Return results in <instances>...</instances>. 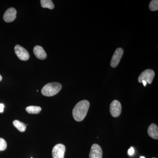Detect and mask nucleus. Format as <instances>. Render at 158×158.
<instances>
[{"instance_id": "obj_1", "label": "nucleus", "mask_w": 158, "mask_h": 158, "mask_svg": "<svg viewBox=\"0 0 158 158\" xmlns=\"http://www.w3.org/2000/svg\"><path fill=\"white\" fill-rule=\"evenodd\" d=\"M90 107V103L84 100L77 104L73 110V116L76 121H81L87 115Z\"/></svg>"}, {"instance_id": "obj_2", "label": "nucleus", "mask_w": 158, "mask_h": 158, "mask_svg": "<svg viewBox=\"0 0 158 158\" xmlns=\"http://www.w3.org/2000/svg\"><path fill=\"white\" fill-rule=\"evenodd\" d=\"M62 88V85L58 82L48 83L42 88L41 93L45 96H53L59 93Z\"/></svg>"}, {"instance_id": "obj_3", "label": "nucleus", "mask_w": 158, "mask_h": 158, "mask_svg": "<svg viewBox=\"0 0 158 158\" xmlns=\"http://www.w3.org/2000/svg\"><path fill=\"white\" fill-rule=\"evenodd\" d=\"M155 77V72L152 69H148L141 73L138 78L139 83L145 81L148 84H151Z\"/></svg>"}, {"instance_id": "obj_4", "label": "nucleus", "mask_w": 158, "mask_h": 158, "mask_svg": "<svg viewBox=\"0 0 158 158\" xmlns=\"http://www.w3.org/2000/svg\"><path fill=\"white\" fill-rule=\"evenodd\" d=\"M122 106L120 102L115 100L111 102L110 105V112L113 117H117L121 113Z\"/></svg>"}, {"instance_id": "obj_5", "label": "nucleus", "mask_w": 158, "mask_h": 158, "mask_svg": "<svg viewBox=\"0 0 158 158\" xmlns=\"http://www.w3.org/2000/svg\"><path fill=\"white\" fill-rule=\"evenodd\" d=\"M14 49L15 52L21 60L27 61L30 58V55L28 51L20 45H16Z\"/></svg>"}, {"instance_id": "obj_6", "label": "nucleus", "mask_w": 158, "mask_h": 158, "mask_svg": "<svg viewBox=\"0 0 158 158\" xmlns=\"http://www.w3.org/2000/svg\"><path fill=\"white\" fill-rule=\"evenodd\" d=\"M65 147L64 144H58L54 146L52 151L53 158H64Z\"/></svg>"}, {"instance_id": "obj_7", "label": "nucleus", "mask_w": 158, "mask_h": 158, "mask_svg": "<svg viewBox=\"0 0 158 158\" xmlns=\"http://www.w3.org/2000/svg\"><path fill=\"white\" fill-rule=\"evenodd\" d=\"M123 54V50L122 48L116 49L115 52L113 54L112 59H111L110 65L113 68H116L119 64L122 57Z\"/></svg>"}, {"instance_id": "obj_8", "label": "nucleus", "mask_w": 158, "mask_h": 158, "mask_svg": "<svg viewBox=\"0 0 158 158\" xmlns=\"http://www.w3.org/2000/svg\"><path fill=\"white\" fill-rule=\"evenodd\" d=\"M102 150L101 147L97 144H93L91 147L89 158H102Z\"/></svg>"}, {"instance_id": "obj_9", "label": "nucleus", "mask_w": 158, "mask_h": 158, "mask_svg": "<svg viewBox=\"0 0 158 158\" xmlns=\"http://www.w3.org/2000/svg\"><path fill=\"white\" fill-rule=\"evenodd\" d=\"M16 9L13 8H10L7 9L4 15L3 19L6 23H10L13 21L16 17Z\"/></svg>"}, {"instance_id": "obj_10", "label": "nucleus", "mask_w": 158, "mask_h": 158, "mask_svg": "<svg viewBox=\"0 0 158 158\" xmlns=\"http://www.w3.org/2000/svg\"><path fill=\"white\" fill-rule=\"evenodd\" d=\"M34 53L37 59L44 60L46 58V53L42 47L40 46L37 45L34 47Z\"/></svg>"}, {"instance_id": "obj_11", "label": "nucleus", "mask_w": 158, "mask_h": 158, "mask_svg": "<svg viewBox=\"0 0 158 158\" xmlns=\"http://www.w3.org/2000/svg\"><path fill=\"white\" fill-rule=\"evenodd\" d=\"M148 133L150 137L153 139H158V127L155 123H152L149 126L148 129Z\"/></svg>"}, {"instance_id": "obj_12", "label": "nucleus", "mask_w": 158, "mask_h": 158, "mask_svg": "<svg viewBox=\"0 0 158 158\" xmlns=\"http://www.w3.org/2000/svg\"><path fill=\"white\" fill-rule=\"evenodd\" d=\"M13 124L15 127L16 128L21 132H23L26 131L27 127L26 125L23 123L18 120H15L13 122Z\"/></svg>"}, {"instance_id": "obj_13", "label": "nucleus", "mask_w": 158, "mask_h": 158, "mask_svg": "<svg viewBox=\"0 0 158 158\" xmlns=\"http://www.w3.org/2000/svg\"><path fill=\"white\" fill-rule=\"evenodd\" d=\"M26 110L30 114H38L41 111V108L37 106H29L26 108Z\"/></svg>"}, {"instance_id": "obj_14", "label": "nucleus", "mask_w": 158, "mask_h": 158, "mask_svg": "<svg viewBox=\"0 0 158 158\" xmlns=\"http://www.w3.org/2000/svg\"><path fill=\"white\" fill-rule=\"evenodd\" d=\"M40 3H41V6L43 8L53 9L55 7L52 1L51 0H41Z\"/></svg>"}, {"instance_id": "obj_15", "label": "nucleus", "mask_w": 158, "mask_h": 158, "mask_svg": "<svg viewBox=\"0 0 158 158\" xmlns=\"http://www.w3.org/2000/svg\"><path fill=\"white\" fill-rule=\"evenodd\" d=\"M149 8L151 11H157L158 9V0H152V1L150 3Z\"/></svg>"}, {"instance_id": "obj_16", "label": "nucleus", "mask_w": 158, "mask_h": 158, "mask_svg": "<svg viewBox=\"0 0 158 158\" xmlns=\"http://www.w3.org/2000/svg\"><path fill=\"white\" fill-rule=\"evenodd\" d=\"M7 146V143L5 139L2 138H0V151L5 150Z\"/></svg>"}, {"instance_id": "obj_17", "label": "nucleus", "mask_w": 158, "mask_h": 158, "mask_svg": "<svg viewBox=\"0 0 158 158\" xmlns=\"http://www.w3.org/2000/svg\"><path fill=\"white\" fill-rule=\"evenodd\" d=\"M134 153H135V149H134V148L132 147H131V148L128 150V154L129 156L133 155Z\"/></svg>"}, {"instance_id": "obj_18", "label": "nucleus", "mask_w": 158, "mask_h": 158, "mask_svg": "<svg viewBox=\"0 0 158 158\" xmlns=\"http://www.w3.org/2000/svg\"><path fill=\"white\" fill-rule=\"evenodd\" d=\"M4 107L5 106L3 104H0V113H3L4 111Z\"/></svg>"}, {"instance_id": "obj_19", "label": "nucleus", "mask_w": 158, "mask_h": 158, "mask_svg": "<svg viewBox=\"0 0 158 158\" xmlns=\"http://www.w3.org/2000/svg\"><path fill=\"white\" fill-rule=\"evenodd\" d=\"M141 83H143V85H144V87H145V86H146V85H147V82L145 81H143L141 82Z\"/></svg>"}, {"instance_id": "obj_20", "label": "nucleus", "mask_w": 158, "mask_h": 158, "mask_svg": "<svg viewBox=\"0 0 158 158\" xmlns=\"http://www.w3.org/2000/svg\"><path fill=\"white\" fill-rule=\"evenodd\" d=\"M2 76H1V75H0V81H2Z\"/></svg>"}, {"instance_id": "obj_21", "label": "nucleus", "mask_w": 158, "mask_h": 158, "mask_svg": "<svg viewBox=\"0 0 158 158\" xmlns=\"http://www.w3.org/2000/svg\"><path fill=\"white\" fill-rule=\"evenodd\" d=\"M140 158H145L144 156H141Z\"/></svg>"}, {"instance_id": "obj_22", "label": "nucleus", "mask_w": 158, "mask_h": 158, "mask_svg": "<svg viewBox=\"0 0 158 158\" xmlns=\"http://www.w3.org/2000/svg\"><path fill=\"white\" fill-rule=\"evenodd\" d=\"M152 158H155V157H153Z\"/></svg>"}, {"instance_id": "obj_23", "label": "nucleus", "mask_w": 158, "mask_h": 158, "mask_svg": "<svg viewBox=\"0 0 158 158\" xmlns=\"http://www.w3.org/2000/svg\"><path fill=\"white\" fill-rule=\"evenodd\" d=\"M31 158H32V157H31Z\"/></svg>"}]
</instances>
